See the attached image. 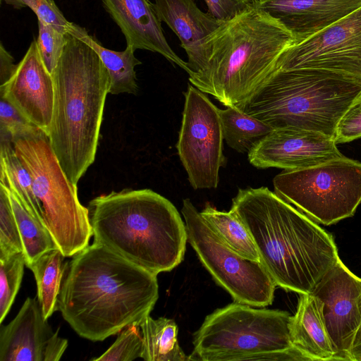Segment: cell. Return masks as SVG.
<instances>
[{"instance_id": "1", "label": "cell", "mask_w": 361, "mask_h": 361, "mask_svg": "<svg viewBox=\"0 0 361 361\" xmlns=\"http://www.w3.org/2000/svg\"><path fill=\"white\" fill-rule=\"evenodd\" d=\"M158 298L157 274L93 242L66 262L57 306L78 335L95 342L139 326Z\"/></svg>"}, {"instance_id": "2", "label": "cell", "mask_w": 361, "mask_h": 361, "mask_svg": "<svg viewBox=\"0 0 361 361\" xmlns=\"http://www.w3.org/2000/svg\"><path fill=\"white\" fill-rule=\"evenodd\" d=\"M231 209L269 276L286 291L310 293L340 258L331 233L268 188L239 189Z\"/></svg>"}, {"instance_id": "3", "label": "cell", "mask_w": 361, "mask_h": 361, "mask_svg": "<svg viewBox=\"0 0 361 361\" xmlns=\"http://www.w3.org/2000/svg\"><path fill=\"white\" fill-rule=\"evenodd\" d=\"M94 243L157 275L183 260L187 230L176 207L150 189L111 191L88 204Z\"/></svg>"}, {"instance_id": "4", "label": "cell", "mask_w": 361, "mask_h": 361, "mask_svg": "<svg viewBox=\"0 0 361 361\" xmlns=\"http://www.w3.org/2000/svg\"><path fill=\"white\" fill-rule=\"evenodd\" d=\"M51 75L54 98L47 136L63 171L77 185L95 159L110 77L94 50L69 33Z\"/></svg>"}, {"instance_id": "5", "label": "cell", "mask_w": 361, "mask_h": 361, "mask_svg": "<svg viewBox=\"0 0 361 361\" xmlns=\"http://www.w3.org/2000/svg\"><path fill=\"white\" fill-rule=\"evenodd\" d=\"M294 42L279 20L255 5L205 39L206 64L189 82L224 106L241 109Z\"/></svg>"}, {"instance_id": "6", "label": "cell", "mask_w": 361, "mask_h": 361, "mask_svg": "<svg viewBox=\"0 0 361 361\" xmlns=\"http://www.w3.org/2000/svg\"><path fill=\"white\" fill-rule=\"evenodd\" d=\"M361 95V80L324 69L274 65L240 109L276 128L334 139L337 124Z\"/></svg>"}, {"instance_id": "7", "label": "cell", "mask_w": 361, "mask_h": 361, "mask_svg": "<svg viewBox=\"0 0 361 361\" xmlns=\"http://www.w3.org/2000/svg\"><path fill=\"white\" fill-rule=\"evenodd\" d=\"M291 315L236 301L208 314L193 337L188 360H303L290 340Z\"/></svg>"}, {"instance_id": "8", "label": "cell", "mask_w": 361, "mask_h": 361, "mask_svg": "<svg viewBox=\"0 0 361 361\" xmlns=\"http://www.w3.org/2000/svg\"><path fill=\"white\" fill-rule=\"evenodd\" d=\"M12 142L31 175L46 227L62 253L73 257L93 236L88 209L80 203L76 185L61 168L45 132L37 128Z\"/></svg>"}, {"instance_id": "9", "label": "cell", "mask_w": 361, "mask_h": 361, "mask_svg": "<svg viewBox=\"0 0 361 361\" xmlns=\"http://www.w3.org/2000/svg\"><path fill=\"white\" fill-rule=\"evenodd\" d=\"M273 184L281 198L317 223L330 226L353 216L361 203V162L344 156L284 170Z\"/></svg>"}, {"instance_id": "10", "label": "cell", "mask_w": 361, "mask_h": 361, "mask_svg": "<svg viewBox=\"0 0 361 361\" xmlns=\"http://www.w3.org/2000/svg\"><path fill=\"white\" fill-rule=\"evenodd\" d=\"M181 213L188 240L216 283L234 301L255 307L271 305L276 286L261 262L245 258L228 247L190 199L183 200Z\"/></svg>"}, {"instance_id": "11", "label": "cell", "mask_w": 361, "mask_h": 361, "mask_svg": "<svg viewBox=\"0 0 361 361\" xmlns=\"http://www.w3.org/2000/svg\"><path fill=\"white\" fill-rule=\"evenodd\" d=\"M176 149L195 189H215L226 158L219 108L205 93L188 84Z\"/></svg>"}, {"instance_id": "12", "label": "cell", "mask_w": 361, "mask_h": 361, "mask_svg": "<svg viewBox=\"0 0 361 361\" xmlns=\"http://www.w3.org/2000/svg\"><path fill=\"white\" fill-rule=\"evenodd\" d=\"M276 65L334 71L361 80V7L286 48Z\"/></svg>"}, {"instance_id": "13", "label": "cell", "mask_w": 361, "mask_h": 361, "mask_svg": "<svg viewBox=\"0 0 361 361\" xmlns=\"http://www.w3.org/2000/svg\"><path fill=\"white\" fill-rule=\"evenodd\" d=\"M322 307L338 360L351 361V349L361 324V278L339 258L310 293Z\"/></svg>"}, {"instance_id": "14", "label": "cell", "mask_w": 361, "mask_h": 361, "mask_svg": "<svg viewBox=\"0 0 361 361\" xmlns=\"http://www.w3.org/2000/svg\"><path fill=\"white\" fill-rule=\"evenodd\" d=\"M257 169L293 170L314 166L343 157L334 138L296 128H276L247 153Z\"/></svg>"}, {"instance_id": "15", "label": "cell", "mask_w": 361, "mask_h": 361, "mask_svg": "<svg viewBox=\"0 0 361 361\" xmlns=\"http://www.w3.org/2000/svg\"><path fill=\"white\" fill-rule=\"evenodd\" d=\"M54 331L37 298H27L16 316L0 327V361H58L68 340Z\"/></svg>"}, {"instance_id": "16", "label": "cell", "mask_w": 361, "mask_h": 361, "mask_svg": "<svg viewBox=\"0 0 361 361\" xmlns=\"http://www.w3.org/2000/svg\"><path fill=\"white\" fill-rule=\"evenodd\" d=\"M0 97L48 134L54 107V81L41 57L36 39L31 42L11 77L0 85Z\"/></svg>"}, {"instance_id": "17", "label": "cell", "mask_w": 361, "mask_h": 361, "mask_svg": "<svg viewBox=\"0 0 361 361\" xmlns=\"http://www.w3.org/2000/svg\"><path fill=\"white\" fill-rule=\"evenodd\" d=\"M103 6L125 37L127 46L135 50L156 52L190 75L188 62L171 49L164 35L154 4L149 0H102Z\"/></svg>"}, {"instance_id": "18", "label": "cell", "mask_w": 361, "mask_h": 361, "mask_svg": "<svg viewBox=\"0 0 361 361\" xmlns=\"http://www.w3.org/2000/svg\"><path fill=\"white\" fill-rule=\"evenodd\" d=\"M302 42L361 7V0H255Z\"/></svg>"}, {"instance_id": "19", "label": "cell", "mask_w": 361, "mask_h": 361, "mask_svg": "<svg viewBox=\"0 0 361 361\" xmlns=\"http://www.w3.org/2000/svg\"><path fill=\"white\" fill-rule=\"evenodd\" d=\"M154 6L161 22L178 37L191 74L202 69L207 62L205 39L224 22L202 11L195 0H155Z\"/></svg>"}, {"instance_id": "20", "label": "cell", "mask_w": 361, "mask_h": 361, "mask_svg": "<svg viewBox=\"0 0 361 361\" xmlns=\"http://www.w3.org/2000/svg\"><path fill=\"white\" fill-rule=\"evenodd\" d=\"M289 329L293 345L310 361L338 360L325 324L322 303L312 294H300Z\"/></svg>"}, {"instance_id": "21", "label": "cell", "mask_w": 361, "mask_h": 361, "mask_svg": "<svg viewBox=\"0 0 361 361\" xmlns=\"http://www.w3.org/2000/svg\"><path fill=\"white\" fill-rule=\"evenodd\" d=\"M68 33L85 42L98 54L110 77L109 93L137 94L138 86L135 68L142 62L135 57L136 50L133 47L126 46L123 51L106 48L85 28L74 23H71Z\"/></svg>"}, {"instance_id": "22", "label": "cell", "mask_w": 361, "mask_h": 361, "mask_svg": "<svg viewBox=\"0 0 361 361\" xmlns=\"http://www.w3.org/2000/svg\"><path fill=\"white\" fill-rule=\"evenodd\" d=\"M1 183L14 191L27 211L44 224L31 175L15 151L11 136L0 133ZM45 225V224H44Z\"/></svg>"}, {"instance_id": "23", "label": "cell", "mask_w": 361, "mask_h": 361, "mask_svg": "<svg viewBox=\"0 0 361 361\" xmlns=\"http://www.w3.org/2000/svg\"><path fill=\"white\" fill-rule=\"evenodd\" d=\"M142 338V357L147 361H188L179 345L178 328L175 321L149 315L139 325Z\"/></svg>"}, {"instance_id": "24", "label": "cell", "mask_w": 361, "mask_h": 361, "mask_svg": "<svg viewBox=\"0 0 361 361\" xmlns=\"http://www.w3.org/2000/svg\"><path fill=\"white\" fill-rule=\"evenodd\" d=\"M65 257L57 248L44 253L27 267L34 274L37 298L47 319L58 310V297L66 264Z\"/></svg>"}, {"instance_id": "25", "label": "cell", "mask_w": 361, "mask_h": 361, "mask_svg": "<svg viewBox=\"0 0 361 361\" xmlns=\"http://www.w3.org/2000/svg\"><path fill=\"white\" fill-rule=\"evenodd\" d=\"M200 214L208 226L228 247L245 258L259 262L249 231L233 211H219L207 204Z\"/></svg>"}, {"instance_id": "26", "label": "cell", "mask_w": 361, "mask_h": 361, "mask_svg": "<svg viewBox=\"0 0 361 361\" xmlns=\"http://www.w3.org/2000/svg\"><path fill=\"white\" fill-rule=\"evenodd\" d=\"M224 139L238 152L245 153L253 147L274 128L235 106L219 109Z\"/></svg>"}, {"instance_id": "27", "label": "cell", "mask_w": 361, "mask_h": 361, "mask_svg": "<svg viewBox=\"0 0 361 361\" xmlns=\"http://www.w3.org/2000/svg\"><path fill=\"white\" fill-rule=\"evenodd\" d=\"M4 185L8 193L17 221L27 267L44 253L59 247L46 226L27 211L14 191Z\"/></svg>"}, {"instance_id": "28", "label": "cell", "mask_w": 361, "mask_h": 361, "mask_svg": "<svg viewBox=\"0 0 361 361\" xmlns=\"http://www.w3.org/2000/svg\"><path fill=\"white\" fill-rule=\"evenodd\" d=\"M25 266L23 252L0 255V323L10 311L18 292Z\"/></svg>"}, {"instance_id": "29", "label": "cell", "mask_w": 361, "mask_h": 361, "mask_svg": "<svg viewBox=\"0 0 361 361\" xmlns=\"http://www.w3.org/2000/svg\"><path fill=\"white\" fill-rule=\"evenodd\" d=\"M21 237L8 193L0 183V255L23 252Z\"/></svg>"}, {"instance_id": "30", "label": "cell", "mask_w": 361, "mask_h": 361, "mask_svg": "<svg viewBox=\"0 0 361 361\" xmlns=\"http://www.w3.org/2000/svg\"><path fill=\"white\" fill-rule=\"evenodd\" d=\"M142 338L140 327L130 325L120 333L114 343L92 361H131L142 357Z\"/></svg>"}, {"instance_id": "31", "label": "cell", "mask_w": 361, "mask_h": 361, "mask_svg": "<svg viewBox=\"0 0 361 361\" xmlns=\"http://www.w3.org/2000/svg\"><path fill=\"white\" fill-rule=\"evenodd\" d=\"M38 35L37 43L39 54L49 72L52 74L63 52L66 34L53 25L37 19Z\"/></svg>"}, {"instance_id": "32", "label": "cell", "mask_w": 361, "mask_h": 361, "mask_svg": "<svg viewBox=\"0 0 361 361\" xmlns=\"http://www.w3.org/2000/svg\"><path fill=\"white\" fill-rule=\"evenodd\" d=\"M15 8H30L40 19L53 25L62 33H68L71 24L63 16L54 0H1Z\"/></svg>"}, {"instance_id": "33", "label": "cell", "mask_w": 361, "mask_h": 361, "mask_svg": "<svg viewBox=\"0 0 361 361\" xmlns=\"http://www.w3.org/2000/svg\"><path fill=\"white\" fill-rule=\"evenodd\" d=\"M0 133L15 137L37 128L12 104L0 97Z\"/></svg>"}, {"instance_id": "34", "label": "cell", "mask_w": 361, "mask_h": 361, "mask_svg": "<svg viewBox=\"0 0 361 361\" xmlns=\"http://www.w3.org/2000/svg\"><path fill=\"white\" fill-rule=\"evenodd\" d=\"M361 137V95L338 121L334 140L336 144L348 142Z\"/></svg>"}, {"instance_id": "35", "label": "cell", "mask_w": 361, "mask_h": 361, "mask_svg": "<svg viewBox=\"0 0 361 361\" xmlns=\"http://www.w3.org/2000/svg\"><path fill=\"white\" fill-rule=\"evenodd\" d=\"M208 13L216 19L225 22L255 6V0H204Z\"/></svg>"}, {"instance_id": "36", "label": "cell", "mask_w": 361, "mask_h": 361, "mask_svg": "<svg viewBox=\"0 0 361 361\" xmlns=\"http://www.w3.org/2000/svg\"><path fill=\"white\" fill-rule=\"evenodd\" d=\"M14 59L6 49L2 42L0 44V85L4 84L14 73L17 64Z\"/></svg>"}, {"instance_id": "37", "label": "cell", "mask_w": 361, "mask_h": 361, "mask_svg": "<svg viewBox=\"0 0 361 361\" xmlns=\"http://www.w3.org/2000/svg\"><path fill=\"white\" fill-rule=\"evenodd\" d=\"M350 357L351 361H361V324L353 340Z\"/></svg>"}]
</instances>
